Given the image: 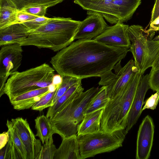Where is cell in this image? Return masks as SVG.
<instances>
[{
    "instance_id": "12",
    "label": "cell",
    "mask_w": 159,
    "mask_h": 159,
    "mask_svg": "<svg viewBox=\"0 0 159 159\" xmlns=\"http://www.w3.org/2000/svg\"><path fill=\"white\" fill-rule=\"evenodd\" d=\"M129 26L119 22L109 26L94 40L107 45L129 49L131 46L129 34Z\"/></svg>"
},
{
    "instance_id": "7",
    "label": "cell",
    "mask_w": 159,
    "mask_h": 159,
    "mask_svg": "<svg viewBox=\"0 0 159 159\" xmlns=\"http://www.w3.org/2000/svg\"><path fill=\"white\" fill-rule=\"evenodd\" d=\"M128 133L125 129L111 132H98L78 137L80 159L114 151L122 146Z\"/></svg>"
},
{
    "instance_id": "24",
    "label": "cell",
    "mask_w": 159,
    "mask_h": 159,
    "mask_svg": "<svg viewBox=\"0 0 159 159\" xmlns=\"http://www.w3.org/2000/svg\"><path fill=\"white\" fill-rule=\"evenodd\" d=\"M35 128L37 130L35 136L38 137L43 144L54 134L49 117L42 115L35 119Z\"/></svg>"
},
{
    "instance_id": "5",
    "label": "cell",
    "mask_w": 159,
    "mask_h": 159,
    "mask_svg": "<svg viewBox=\"0 0 159 159\" xmlns=\"http://www.w3.org/2000/svg\"><path fill=\"white\" fill-rule=\"evenodd\" d=\"M10 76L4 89L10 101L28 92L50 86L54 83L55 74L53 68L44 63L22 72L17 71Z\"/></svg>"
},
{
    "instance_id": "28",
    "label": "cell",
    "mask_w": 159,
    "mask_h": 159,
    "mask_svg": "<svg viewBox=\"0 0 159 159\" xmlns=\"http://www.w3.org/2000/svg\"><path fill=\"white\" fill-rule=\"evenodd\" d=\"M57 149L52 136L42 146L36 159H53Z\"/></svg>"
},
{
    "instance_id": "30",
    "label": "cell",
    "mask_w": 159,
    "mask_h": 159,
    "mask_svg": "<svg viewBox=\"0 0 159 159\" xmlns=\"http://www.w3.org/2000/svg\"><path fill=\"white\" fill-rule=\"evenodd\" d=\"M149 31H157L159 30V0H156L152 10Z\"/></svg>"
},
{
    "instance_id": "17",
    "label": "cell",
    "mask_w": 159,
    "mask_h": 159,
    "mask_svg": "<svg viewBox=\"0 0 159 159\" xmlns=\"http://www.w3.org/2000/svg\"><path fill=\"white\" fill-rule=\"evenodd\" d=\"M6 125L9 139L5 146V159H27L25 147L15 132L11 121L7 120Z\"/></svg>"
},
{
    "instance_id": "26",
    "label": "cell",
    "mask_w": 159,
    "mask_h": 159,
    "mask_svg": "<svg viewBox=\"0 0 159 159\" xmlns=\"http://www.w3.org/2000/svg\"><path fill=\"white\" fill-rule=\"evenodd\" d=\"M17 9L20 11L25 8L39 5H44L48 7L61 3L64 0H11Z\"/></svg>"
},
{
    "instance_id": "20",
    "label": "cell",
    "mask_w": 159,
    "mask_h": 159,
    "mask_svg": "<svg viewBox=\"0 0 159 159\" xmlns=\"http://www.w3.org/2000/svg\"><path fill=\"white\" fill-rule=\"evenodd\" d=\"M81 80H80L71 86L53 105L48 107L47 116L50 118L53 116L83 92L84 89L82 85Z\"/></svg>"
},
{
    "instance_id": "36",
    "label": "cell",
    "mask_w": 159,
    "mask_h": 159,
    "mask_svg": "<svg viewBox=\"0 0 159 159\" xmlns=\"http://www.w3.org/2000/svg\"><path fill=\"white\" fill-rule=\"evenodd\" d=\"M9 139V132H4L0 135V149L4 147L7 143Z\"/></svg>"
},
{
    "instance_id": "4",
    "label": "cell",
    "mask_w": 159,
    "mask_h": 159,
    "mask_svg": "<svg viewBox=\"0 0 159 159\" xmlns=\"http://www.w3.org/2000/svg\"><path fill=\"white\" fill-rule=\"evenodd\" d=\"M99 88L92 87L73 100L62 109L49 118L54 134L64 138L76 134L91 99Z\"/></svg>"
},
{
    "instance_id": "14",
    "label": "cell",
    "mask_w": 159,
    "mask_h": 159,
    "mask_svg": "<svg viewBox=\"0 0 159 159\" xmlns=\"http://www.w3.org/2000/svg\"><path fill=\"white\" fill-rule=\"evenodd\" d=\"M109 26L101 15L96 14L89 15L81 21L74 40L94 39L103 32Z\"/></svg>"
},
{
    "instance_id": "1",
    "label": "cell",
    "mask_w": 159,
    "mask_h": 159,
    "mask_svg": "<svg viewBox=\"0 0 159 159\" xmlns=\"http://www.w3.org/2000/svg\"><path fill=\"white\" fill-rule=\"evenodd\" d=\"M129 49L107 45L94 39H78L58 51L50 62L61 76L81 80L100 77L113 69Z\"/></svg>"
},
{
    "instance_id": "13",
    "label": "cell",
    "mask_w": 159,
    "mask_h": 159,
    "mask_svg": "<svg viewBox=\"0 0 159 159\" xmlns=\"http://www.w3.org/2000/svg\"><path fill=\"white\" fill-rule=\"evenodd\" d=\"M154 125L152 118L149 115L143 120L138 131L136 158L148 159L152 147Z\"/></svg>"
},
{
    "instance_id": "16",
    "label": "cell",
    "mask_w": 159,
    "mask_h": 159,
    "mask_svg": "<svg viewBox=\"0 0 159 159\" xmlns=\"http://www.w3.org/2000/svg\"><path fill=\"white\" fill-rule=\"evenodd\" d=\"M30 31L22 23H16L0 29V45L20 44L29 36Z\"/></svg>"
},
{
    "instance_id": "25",
    "label": "cell",
    "mask_w": 159,
    "mask_h": 159,
    "mask_svg": "<svg viewBox=\"0 0 159 159\" xmlns=\"http://www.w3.org/2000/svg\"><path fill=\"white\" fill-rule=\"evenodd\" d=\"M147 49L142 70L143 74L145 70L152 65L159 54V39H148Z\"/></svg>"
},
{
    "instance_id": "19",
    "label": "cell",
    "mask_w": 159,
    "mask_h": 159,
    "mask_svg": "<svg viewBox=\"0 0 159 159\" xmlns=\"http://www.w3.org/2000/svg\"><path fill=\"white\" fill-rule=\"evenodd\" d=\"M79 145L77 134L62 138L57 149L53 159H80Z\"/></svg>"
},
{
    "instance_id": "15",
    "label": "cell",
    "mask_w": 159,
    "mask_h": 159,
    "mask_svg": "<svg viewBox=\"0 0 159 159\" xmlns=\"http://www.w3.org/2000/svg\"><path fill=\"white\" fill-rule=\"evenodd\" d=\"M149 77L148 74L142 75L137 87L128 116L127 125L125 128L127 133L136 124L143 111L144 98L147 91L150 88Z\"/></svg>"
},
{
    "instance_id": "11",
    "label": "cell",
    "mask_w": 159,
    "mask_h": 159,
    "mask_svg": "<svg viewBox=\"0 0 159 159\" xmlns=\"http://www.w3.org/2000/svg\"><path fill=\"white\" fill-rule=\"evenodd\" d=\"M22 47L20 44L2 46L0 51V76L8 78L17 71L22 59Z\"/></svg>"
},
{
    "instance_id": "29",
    "label": "cell",
    "mask_w": 159,
    "mask_h": 159,
    "mask_svg": "<svg viewBox=\"0 0 159 159\" xmlns=\"http://www.w3.org/2000/svg\"><path fill=\"white\" fill-rule=\"evenodd\" d=\"M60 83L54 90L49 92L43 96L32 106L31 109L34 110L41 111L52 106L55 94Z\"/></svg>"
},
{
    "instance_id": "10",
    "label": "cell",
    "mask_w": 159,
    "mask_h": 159,
    "mask_svg": "<svg viewBox=\"0 0 159 159\" xmlns=\"http://www.w3.org/2000/svg\"><path fill=\"white\" fill-rule=\"evenodd\" d=\"M11 120L25 147L27 159H36L42 146L41 140L36 138L26 119L18 117Z\"/></svg>"
},
{
    "instance_id": "35",
    "label": "cell",
    "mask_w": 159,
    "mask_h": 159,
    "mask_svg": "<svg viewBox=\"0 0 159 159\" xmlns=\"http://www.w3.org/2000/svg\"><path fill=\"white\" fill-rule=\"evenodd\" d=\"M38 17H39L27 13L22 11H19L17 15L16 23H22L33 20Z\"/></svg>"
},
{
    "instance_id": "18",
    "label": "cell",
    "mask_w": 159,
    "mask_h": 159,
    "mask_svg": "<svg viewBox=\"0 0 159 159\" xmlns=\"http://www.w3.org/2000/svg\"><path fill=\"white\" fill-rule=\"evenodd\" d=\"M52 84L49 87L31 91L18 95L10 101V102L13 108L17 110L31 108L43 96L52 91L51 88Z\"/></svg>"
},
{
    "instance_id": "33",
    "label": "cell",
    "mask_w": 159,
    "mask_h": 159,
    "mask_svg": "<svg viewBox=\"0 0 159 159\" xmlns=\"http://www.w3.org/2000/svg\"><path fill=\"white\" fill-rule=\"evenodd\" d=\"M48 7L39 5L25 8L20 11L38 17L45 16Z\"/></svg>"
},
{
    "instance_id": "32",
    "label": "cell",
    "mask_w": 159,
    "mask_h": 159,
    "mask_svg": "<svg viewBox=\"0 0 159 159\" xmlns=\"http://www.w3.org/2000/svg\"><path fill=\"white\" fill-rule=\"evenodd\" d=\"M149 84L150 88L154 91H159V69L151 70L149 74Z\"/></svg>"
},
{
    "instance_id": "2",
    "label": "cell",
    "mask_w": 159,
    "mask_h": 159,
    "mask_svg": "<svg viewBox=\"0 0 159 159\" xmlns=\"http://www.w3.org/2000/svg\"><path fill=\"white\" fill-rule=\"evenodd\" d=\"M81 21L70 18L54 17L46 24L31 31L28 37L20 44L34 46L59 51L70 45Z\"/></svg>"
},
{
    "instance_id": "8",
    "label": "cell",
    "mask_w": 159,
    "mask_h": 159,
    "mask_svg": "<svg viewBox=\"0 0 159 159\" xmlns=\"http://www.w3.org/2000/svg\"><path fill=\"white\" fill-rule=\"evenodd\" d=\"M120 62L116 64L113 68L115 74L110 70L100 77L98 84L107 86V94L110 99L121 93L134 73L138 71L133 60H130L123 67H121Z\"/></svg>"
},
{
    "instance_id": "3",
    "label": "cell",
    "mask_w": 159,
    "mask_h": 159,
    "mask_svg": "<svg viewBox=\"0 0 159 159\" xmlns=\"http://www.w3.org/2000/svg\"><path fill=\"white\" fill-rule=\"evenodd\" d=\"M142 75L138 71L134 72L123 92L109 100L103 109L101 120V130L111 132L125 129L129 113Z\"/></svg>"
},
{
    "instance_id": "21",
    "label": "cell",
    "mask_w": 159,
    "mask_h": 159,
    "mask_svg": "<svg viewBox=\"0 0 159 159\" xmlns=\"http://www.w3.org/2000/svg\"><path fill=\"white\" fill-rule=\"evenodd\" d=\"M103 109H100L85 114L78 126V137L97 133L101 130V120Z\"/></svg>"
},
{
    "instance_id": "6",
    "label": "cell",
    "mask_w": 159,
    "mask_h": 159,
    "mask_svg": "<svg viewBox=\"0 0 159 159\" xmlns=\"http://www.w3.org/2000/svg\"><path fill=\"white\" fill-rule=\"evenodd\" d=\"M87 11L88 15L102 16L112 24L126 22L131 18L141 0H74Z\"/></svg>"
},
{
    "instance_id": "34",
    "label": "cell",
    "mask_w": 159,
    "mask_h": 159,
    "mask_svg": "<svg viewBox=\"0 0 159 159\" xmlns=\"http://www.w3.org/2000/svg\"><path fill=\"white\" fill-rule=\"evenodd\" d=\"M159 100V91L156 92L148 98L144 102V105L142 108V111L146 109L152 110L155 109Z\"/></svg>"
},
{
    "instance_id": "37",
    "label": "cell",
    "mask_w": 159,
    "mask_h": 159,
    "mask_svg": "<svg viewBox=\"0 0 159 159\" xmlns=\"http://www.w3.org/2000/svg\"><path fill=\"white\" fill-rule=\"evenodd\" d=\"M159 69V54L154 61L151 70H155Z\"/></svg>"
},
{
    "instance_id": "22",
    "label": "cell",
    "mask_w": 159,
    "mask_h": 159,
    "mask_svg": "<svg viewBox=\"0 0 159 159\" xmlns=\"http://www.w3.org/2000/svg\"><path fill=\"white\" fill-rule=\"evenodd\" d=\"M19 11L11 0H0V29L16 23Z\"/></svg>"
},
{
    "instance_id": "9",
    "label": "cell",
    "mask_w": 159,
    "mask_h": 159,
    "mask_svg": "<svg viewBox=\"0 0 159 159\" xmlns=\"http://www.w3.org/2000/svg\"><path fill=\"white\" fill-rule=\"evenodd\" d=\"M152 31L148 32L139 25L129 26V39L132 43L129 49L132 53L134 59V65L138 72L143 75L146 51L147 37Z\"/></svg>"
},
{
    "instance_id": "31",
    "label": "cell",
    "mask_w": 159,
    "mask_h": 159,
    "mask_svg": "<svg viewBox=\"0 0 159 159\" xmlns=\"http://www.w3.org/2000/svg\"><path fill=\"white\" fill-rule=\"evenodd\" d=\"M45 16L38 17L33 20L22 23L30 31L34 30L47 23L50 19Z\"/></svg>"
},
{
    "instance_id": "23",
    "label": "cell",
    "mask_w": 159,
    "mask_h": 159,
    "mask_svg": "<svg viewBox=\"0 0 159 159\" xmlns=\"http://www.w3.org/2000/svg\"><path fill=\"white\" fill-rule=\"evenodd\" d=\"M107 87L102 86L92 97L85 111V115L98 110L104 109L110 100L107 94Z\"/></svg>"
},
{
    "instance_id": "27",
    "label": "cell",
    "mask_w": 159,
    "mask_h": 159,
    "mask_svg": "<svg viewBox=\"0 0 159 159\" xmlns=\"http://www.w3.org/2000/svg\"><path fill=\"white\" fill-rule=\"evenodd\" d=\"M61 77V82L57 88L53 100L52 105L71 86L81 80L68 76Z\"/></svg>"
},
{
    "instance_id": "38",
    "label": "cell",
    "mask_w": 159,
    "mask_h": 159,
    "mask_svg": "<svg viewBox=\"0 0 159 159\" xmlns=\"http://www.w3.org/2000/svg\"></svg>"
}]
</instances>
